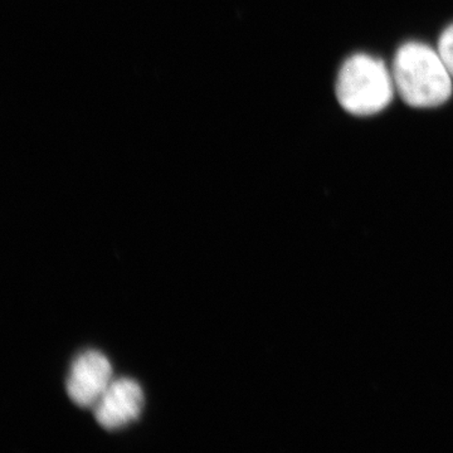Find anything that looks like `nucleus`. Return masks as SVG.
Wrapping results in <instances>:
<instances>
[{"instance_id":"f257e3e1","label":"nucleus","mask_w":453,"mask_h":453,"mask_svg":"<svg viewBox=\"0 0 453 453\" xmlns=\"http://www.w3.org/2000/svg\"><path fill=\"white\" fill-rule=\"evenodd\" d=\"M393 81L405 104L429 109L445 104L452 95L451 73L438 50L419 42H408L396 50Z\"/></svg>"},{"instance_id":"f03ea898","label":"nucleus","mask_w":453,"mask_h":453,"mask_svg":"<svg viewBox=\"0 0 453 453\" xmlns=\"http://www.w3.org/2000/svg\"><path fill=\"white\" fill-rule=\"evenodd\" d=\"M393 95V76L380 59L357 53L340 68L336 97L345 111L357 116L374 115L392 103Z\"/></svg>"},{"instance_id":"7ed1b4c3","label":"nucleus","mask_w":453,"mask_h":453,"mask_svg":"<svg viewBox=\"0 0 453 453\" xmlns=\"http://www.w3.org/2000/svg\"><path fill=\"white\" fill-rule=\"evenodd\" d=\"M112 365L103 353L88 350L71 365L65 389L71 401L81 408H94L111 386Z\"/></svg>"},{"instance_id":"20e7f679","label":"nucleus","mask_w":453,"mask_h":453,"mask_svg":"<svg viewBox=\"0 0 453 453\" xmlns=\"http://www.w3.org/2000/svg\"><path fill=\"white\" fill-rule=\"evenodd\" d=\"M144 392L130 378L113 380L95 405V418L107 431H118L135 422L144 408Z\"/></svg>"},{"instance_id":"39448f33","label":"nucleus","mask_w":453,"mask_h":453,"mask_svg":"<svg viewBox=\"0 0 453 453\" xmlns=\"http://www.w3.org/2000/svg\"><path fill=\"white\" fill-rule=\"evenodd\" d=\"M437 50L441 58H442L443 64L446 65L447 70L453 77V23L447 27L441 35L440 40H438Z\"/></svg>"}]
</instances>
